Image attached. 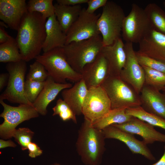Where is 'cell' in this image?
<instances>
[{
    "instance_id": "6da1fadb",
    "label": "cell",
    "mask_w": 165,
    "mask_h": 165,
    "mask_svg": "<svg viewBox=\"0 0 165 165\" xmlns=\"http://www.w3.org/2000/svg\"><path fill=\"white\" fill-rule=\"evenodd\" d=\"M46 20L39 13L28 12L21 21L16 39L26 62L40 55L46 37Z\"/></svg>"
},
{
    "instance_id": "7a4b0ae2",
    "label": "cell",
    "mask_w": 165,
    "mask_h": 165,
    "mask_svg": "<svg viewBox=\"0 0 165 165\" xmlns=\"http://www.w3.org/2000/svg\"><path fill=\"white\" fill-rule=\"evenodd\" d=\"M105 139L102 130L84 119L78 131L75 144L77 152L84 164H101L106 149Z\"/></svg>"
},
{
    "instance_id": "3957f363",
    "label": "cell",
    "mask_w": 165,
    "mask_h": 165,
    "mask_svg": "<svg viewBox=\"0 0 165 165\" xmlns=\"http://www.w3.org/2000/svg\"><path fill=\"white\" fill-rule=\"evenodd\" d=\"M35 59L44 66L49 76L57 83H66L67 80L75 83L82 79L81 74L75 71L67 61L63 47L43 53Z\"/></svg>"
},
{
    "instance_id": "277c9868",
    "label": "cell",
    "mask_w": 165,
    "mask_h": 165,
    "mask_svg": "<svg viewBox=\"0 0 165 165\" xmlns=\"http://www.w3.org/2000/svg\"><path fill=\"white\" fill-rule=\"evenodd\" d=\"M103 46L100 35L89 39L72 42L63 47L66 58L71 67L81 74L83 67L93 61Z\"/></svg>"
},
{
    "instance_id": "5b68a950",
    "label": "cell",
    "mask_w": 165,
    "mask_h": 165,
    "mask_svg": "<svg viewBox=\"0 0 165 165\" xmlns=\"http://www.w3.org/2000/svg\"><path fill=\"white\" fill-rule=\"evenodd\" d=\"M101 86L110 101L111 109L141 106L139 94L119 76L108 75Z\"/></svg>"
},
{
    "instance_id": "8992f818",
    "label": "cell",
    "mask_w": 165,
    "mask_h": 165,
    "mask_svg": "<svg viewBox=\"0 0 165 165\" xmlns=\"http://www.w3.org/2000/svg\"><path fill=\"white\" fill-rule=\"evenodd\" d=\"M122 8L116 2L108 1L97 22L102 35L103 46L110 45L120 38L123 23L125 17Z\"/></svg>"
},
{
    "instance_id": "52a82bcc",
    "label": "cell",
    "mask_w": 165,
    "mask_h": 165,
    "mask_svg": "<svg viewBox=\"0 0 165 165\" xmlns=\"http://www.w3.org/2000/svg\"><path fill=\"white\" fill-rule=\"evenodd\" d=\"M26 62L22 60L7 64L6 68L9 75L8 80L6 89L0 96V100H6L12 103L33 105L24 93Z\"/></svg>"
},
{
    "instance_id": "ba28073f",
    "label": "cell",
    "mask_w": 165,
    "mask_h": 165,
    "mask_svg": "<svg viewBox=\"0 0 165 165\" xmlns=\"http://www.w3.org/2000/svg\"><path fill=\"white\" fill-rule=\"evenodd\" d=\"M0 103L3 108L0 116L4 119L0 125V137L3 140L13 137L16 127L22 122L39 116V114L33 105L19 104L18 106H13L0 99Z\"/></svg>"
},
{
    "instance_id": "9c48e42d",
    "label": "cell",
    "mask_w": 165,
    "mask_h": 165,
    "mask_svg": "<svg viewBox=\"0 0 165 165\" xmlns=\"http://www.w3.org/2000/svg\"><path fill=\"white\" fill-rule=\"evenodd\" d=\"M152 29L144 9L133 4L123 21L121 32L123 40L126 42L138 43Z\"/></svg>"
},
{
    "instance_id": "30bf717a",
    "label": "cell",
    "mask_w": 165,
    "mask_h": 165,
    "mask_svg": "<svg viewBox=\"0 0 165 165\" xmlns=\"http://www.w3.org/2000/svg\"><path fill=\"white\" fill-rule=\"evenodd\" d=\"M111 109L110 101L101 86L88 89L82 109L85 119L93 124Z\"/></svg>"
},
{
    "instance_id": "8fae6325",
    "label": "cell",
    "mask_w": 165,
    "mask_h": 165,
    "mask_svg": "<svg viewBox=\"0 0 165 165\" xmlns=\"http://www.w3.org/2000/svg\"><path fill=\"white\" fill-rule=\"evenodd\" d=\"M100 15L89 13L86 9H82L79 16L66 34L65 45L100 35L97 22Z\"/></svg>"
},
{
    "instance_id": "7c38bea8",
    "label": "cell",
    "mask_w": 165,
    "mask_h": 165,
    "mask_svg": "<svg viewBox=\"0 0 165 165\" xmlns=\"http://www.w3.org/2000/svg\"><path fill=\"white\" fill-rule=\"evenodd\" d=\"M133 44L129 42H126L124 44L126 59L119 76L140 94L145 83V73L138 61Z\"/></svg>"
},
{
    "instance_id": "4fadbf2b",
    "label": "cell",
    "mask_w": 165,
    "mask_h": 165,
    "mask_svg": "<svg viewBox=\"0 0 165 165\" xmlns=\"http://www.w3.org/2000/svg\"><path fill=\"white\" fill-rule=\"evenodd\" d=\"M105 139H114L123 142L133 154H141L150 160H155L151 151L142 141L135 138L134 135L126 132L112 125L102 130Z\"/></svg>"
},
{
    "instance_id": "5bb4252c",
    "label": "cell",
    "mask_w": 165,
    "mask_h": 165,
    "mask_svg": "<svg viewBox=\"0 0 165 165\" xmlns=\"http://www.w3.org/2000/svg\"><path fill=\"white\" fill-rule=\"evenodd\" d=\"M112 125L132 134L140 136L146 145L155 141L165 142V134L156 130L152 125L134 117L126 123Z\"/></svg>"
},
{
    "instance_id": "9a60e30c",
    "label": "cell",
    "mask_w": 165,
    "mask_h": 165,
    "mask_svg": "<svg viewBox=\"0 0 165 165\" xmlns=\"http://www.w3.org/2000/svg\"><path fill=\"white\" fill-rule=\"evenodd\" d=\"M28 12L25 0H0V19L11 29L17 31Z\"/></svg>"
},
{
    "instance_id": "2e32d148",
    "label": "cell",
    "mask_w": 165,
    "mask_h": 165,
    "mask_svg": "<svg viewBox=\"0 0 165 165\" xmlns=\"http://www.w3.org/2000/svg\"><path fill=\"white\" fill-rule=\"evenodd\" d=\"M139 53L165 62V35L152 28L138 43Z\"/></svg>"
},
{
    "instance_id": "e0dca14e",
    "label": "cell",
    "mask_w": 165,
    "mask_h": 165,
    "mask_svg": "<svg viewBox=\"0 0 165 165\" xmlns=\"http://www.w3.org/2000/svg\"><path fill=\"white\" fill-rule=\"evenodd\" d=\"M101 52L107 62L108 75L119 76L126 59L124 44L121 38L111 45L103 46Z\"/></svg>"
},
{
    "instance_id": "ac0fdd59",
    "label": "cell",
    "mask_w": 165,
    "mask_h": 165,
    "mask_svg": "<svg viewBox=\"0 0 165 165\" xmlns=\"http://www.w3.org/2000/svg\"><path fill=\"white\" fill-rule=\"evenodd\" d=\"M81 74L88 89L101 86L108 73L106 61L101 52L93 61L83 67Z\"/></svg>"
},
{
    "instance_id": "d6986e66",
    "label": "cell",
    "mask_w": 165,
    "mask_h": 165,
    "mask_svg": "<svg viewBox=\"0 0 165 165\" xmlns=\"http://www.w3.org/2000/svg\"><path fill=\"white\" fill-rule=\"evenodd\" d=\"M139 96L141 106L145 111L165 119V93L145 84Z\"/></svg>"
},
{
    "instance_id": "ffe728a7",
    "label": "cell",
    "mask_w": 165,
    "mask_h": 165,
    "mask_svg": "<svg viewBox=\"0 0 165 165\" xmlns=\"http://www.w3.org/2000/svg\"><path fill=\"white\" fill-rule=\"evenodd\" d=\"M72 86L70 83H57L49 76L45 81L42 90L33 104V106L39 114L42 116L46 115L47 113V108L49 104L61 91Z\"/></svg>"
},
{
    "instance_id": "44dd1931",
    "label": "cell",
    "mask_w": 165,
    "mask_h": 165,
    "mask_svg": "<svg viewBox=\"0 0 165 165\" xmlns=\"http://www.w3.org/2000/svg\"><path fill=\"white\" fill-rule=\"evenodd\" d=\"M45 29L46 37L42 47L44 53L64 46L66 35L63 31L55 15L48 18Z\"/></svg>"
},
{
    "instance_id": "7402d4cb",
    "label": "cell",
    "mask_w": 165,
    "mask_h": 165,
    "mask_svg": "<svg viewBox=\"0 0 165 165\" xmlns=\"http://www.w3.org/2000/svg\"><path fill=\"white\" fill-rule=\"evenodd\" d=\"M88 91V88L82 79L69 88L61 92L63 99L76 116L82 114L83 104Z\"/></svg>"
},
{
    "instance_id": "603a6c76",
    "label": "cell",
    "mask_w": 165,
    "mask_h": 165,
    "mask_svg": "<svg viewBox=\"0 0 165 165\" xmlns=\"http://www.w3.org/2000/svg\"><path fill=\"white\" fill-rule=\"evenodd\" d=\"M54 5L55 15L63 31L66 34L79 16L82 9V7L80 5L69 6L57 3Z\"/></svg>"
},
{
    "instance_id": "cb8c5ba5",
    "label": "cell",
    "mask_w": 165,
    "mask_h": 165,
    "mask_svg": "<svg viewBox=\"0 0 165 165\" xmlns=\"http://www.w3.org/2000/svg\"><path fill=\"white\" fill-rule=\"evenodd\" d=\"M126 109H111L92 125L95 127L102 130L112 124H122L128 122L134 117L127 113Z\"/></svg>"
},
{
    "instance_id": "d4e9b609",
    "label": "cell",
    "mask_w": 165,
    "mask_h": 165,
    "mask_svg": "<svg viewBox=\"0 0 165 165\" xmlns=\"http://www.w3.org/2000/svg\"><path fill=\"white\" fill-rule=\"evenodd\" d=\"M145 11L152 28L165 35V12L157 5L151 3L147 5Z\"/></svg>"
},
{
    "instance_id": "484cf974",
    "label": "cell",
    "mask_w": 165,
    "mask_h": 165,
    "mask_svg": "<svg viewBox=\"0 0 165 165\" xmlns=\"http://www.w3.org/2000/svg\"><path fill=\"white\" fill-rule=\"evenodd\" d=\"M22 60L15 39L11 37L6 42L0 45V62H16Z\"/></svg>"
},
{
    "instance_id": "4316f807",
    "label": "cell",
    "mask_w": 165,
    "mask_h": 165,
    "mask_svg": "<svg viewBox=\"0 0 165 165\" xmlns=\"http://www.w3.org/2000/svg\"><path fill=\"white\" fill-rule=\"evenodd\" d=\"M127 114L138 118L153 126L165 130V119L145 111L141 106L126 109Z\"/></svg>"
},
{
    "instance_id": "83f0119b",
    "label": "cell",
    "mask_w": 165,
    "mask_h": 165,
    "mask_svg": "<svg viewBox=\"0 0 165 165\" xmlns=\"http://www.w3.org/2000/svg\"><path fill=\"white\" fill-rule=\"evenodd\" d=\"M53 0H30L27 4L28 12L41 13L45 19L55 15Z\"/></svg>"
},
{
    "instance_id": "f1b7e54d",
    "label": "cell",
    "mask_w": 165,
    "mask_h": 165,
    "mask_svg": "<svg viewBox=\"0 0 165 165\" xmlns=\"http://www.w3.org/2000/svg\"><path fill=\"white\" fill-rule=\"evenodd\" d=\"M144 70L145 84L160 91L165 87V73L145 67Z\"/></svg>"
},
{
    "instance_id": "f546056e",
    "label": "cell",
    "mask_w": 165,
    "mask_h": 165,
    "mask_svg": "<svg viewBox=\"0 0 165 165\" xmlns=\"http://www.w3.org/2000/svg\"><path fill=\"white\" fill-rule=\"evenodd\" d=\"M52 109L53 116L58 115L64 121L71 120L75 123H77L76 115L63 99L59 98Z\"/></svg>"
},
{
    "instance_id": "4dcf8cb0",
    "label": "cell",
    "mask_w": 165,
    "mask_h": 165,
    "mask_svg": "<svg viewBox=\"0 0 165 165\" xmlns=\"http://www.w3.org/2000/svg\"><path fill=\"white\" fill-rule=\"evenodd\" d=\"M49 76L48 72L44 66L35 60L34 63L30 65L29 71L26 79L43 82L45 81Z\"/></svg>"
},
{
    "instance_id": "1f68e13d",
    "label": "cell",
    "mask_w": 165,
    "mask_h": 165,
    "mask_svg": "<svg viewBox=\"0 0 165 165\" xmlns=\"http://www.w3.org/2000/svg\"><path fill=\"white\" fill-rule=\"evenodd\" d=\"M45 83L26 79L24 84V93L28 100L32 104L42 90Z\"/></svg>"
},
{
    "instance_id": "d6a6232c",
    "label": "cell",
    "mask_w": 165,
    "mask_h": 165,
    "mask_svg": "<svg viewBox=\"0 0 165 165\" xmlns=\"http://www.w3.org/2000/svg\"><path fill=\"white\" fill-rule=\"evenodd\" d=\"M34 133L28 128H19L14 131L13 137L20 145L22 150L28 149V146L31 142Z\"/></svg>"
},
{
    "instance_id": "836d02e7",
    "label": "cell",
    "mask_w": 165,
    "mask_h": 165,
    "mask_svg": "<svg viewBox=\"0 0 165 165\" xmlns=\"http://www.w3.org/2000/svg\"><path fill=\"white\" fill-rule=\"evenodd\" d=\"M138 61L141 66L165 73V62L141 54L136 52Z\"/></svg>"
},
{
    "instance_id": "e575fe53",
    "label": "cell",
    "mask_w": 165,
    "mask_h": 165,
    "mask_svg": "<svg viewBox=\"0 0 165 165\" xmlns=\"http://www.w3.org/2000/svg\"><path fill=\"white\" fill-rule=\"evenodd\" d=\"M107 0H88L87 2L88 7L86 10L89 13H94L98 8L104 6L107 3Z\"/></svg>"
},
{
    "instance_id": "d590c367",
    "label": "cell",
    "mask_w": 165,
    "mask_h": 165,
    "mask_svg": "<svg viewBox=\"0 0 165 165\" xmlns=\"http://www.w3.org/2000/svg\"><path fill=\"white\" fill-rule=\"evenodd\" d=\"M28 155L31 158H35L41 155L43 151L35 143L31 142L28 146Z\"/></svg>"
},
{
    "instance_id": "8d00e7d4",
    "label": "cell",
    "mask_w": 165,
    "mask_h": 165,
    "mask_svg": "<svg viewBox=\"0 0 165 165\" xmlns=\"http://www.w3.org/2000/svg\"><path fill=\"white\" fill-rule=\"evenodd\" d=\"M88 0H57V3L61 5L74 6L87 3Z\"/></svg>"
},
{
    "instance_id": "74e56055",
    "label": "cell",
    "mask_w": 165,
    "mask_h": 165,
    "mask_svg": "<svg viewBox=\"0 0 165 165\" xmlns=\"http://www.w3.org/2000/svg\"><path fill=\"white\" fill-rule=\"evenodd\" d=\"M12 36L5 31L4 28L0 27V43L2 44L7 42Z\"/></svg>"
},
{
    "instance_id": "f35d334b",
    "label": "cell",
    "mask_w": 165,
    "mask_h": 165,
    "mask_svg": "<svg viewBox=\"0 0 165 165\" xmlns=\"http://www.w3.org/2000/svg\"><path fill=\"white\" fill-rule=\"evenodd\" d=\"M17 145L12 141L9 139L7 141H5L1 139H0V148L2 149L7 147H12L15 148Z\"/></svg>"
},
{
    "instance_id": "ab89813d",
    "label": "cell",
    "mask_w": 165,
    "mask_h": 165,
    "mask_svg": "<svg viewBox=\"0 0 165 165\" xmlns=\"http://www.w3.org/2000/svg\"><path fill=\"white\" fill-rule=\"evenodd\" d=\"M9 74L6 73H1L0 75V91H1L8 83Z\"/></svg>"
},
{
    "instance_id": "60d3db41",
    "label": "cell",
    "mask_w": 165,
    "mask_h": 165,
    "mask_svg": "<svg viewBox=\"0 0 165 165\" xmlns=\"http://www.w3.org/2000/svg\"><path fill=\"white\" fill-rule=\"evenodd\" d=\"M164 149V152L160 159L157 162L151 165H165V145Z\"/></svg>"
},
{
    "instance_id": "b9f144b4",
    "label": "cell",
    "mask_w": 165,
    "mask_h": 165,
    "mask_svg": "<svg viewBox=\"0 0 165 165\" xmlns=\"http://www.w3.org/2000/svg\"><path fill=\"white\" fill-rule=\"evenodd\" d=\"M0 26L3 27L4 28H8L9 27L3 21H0Z\"/></svg>"
},
{
    "instance_id": "7bdbcfd3",
    "label": "cell",
    "mask_w": 165,
    "mask_h": 165,
    "mask_svg": "<svg viewBox=\"0 0 165 165\" xmlns=\"http://www.w3.org/2000/svg\"><path fill=\"white\" fill-rule=\"evenodd\" d=\"M50 165H61L60 164L58 163H55L53 164H52Z\"/></svg>"
},
{
    "instance_id": "ee69618b",
    "label": "cell",
    "mask_w": 165,
    "mask_h": 165,
    "mask_svg": "<svg viewBox=\"0 0 165 165\" xmlns=\"http://www.w3.org/2000/svg\"><path fill=\"white\" fill-rule=\"evenodd\" d=\"M161 90H162L164 93H165V87H164Z\"/></svg>"
},
{
    "instance_id": "f6af8a7d",
    "label": "cell",
    "mask_w": 165,
    "mask_h": 165,
    "mask_svg": "<svg viewBox=\"0 0 165 165\" xmlns=\"http://www.w3.org/2000/svg\"><path fill=\"white\" fill-rule=\"evenodd\" d=\"M163 5L164 6V7L165 8V1H164L163 2Z\"/></svg>"
}]
</instances>
